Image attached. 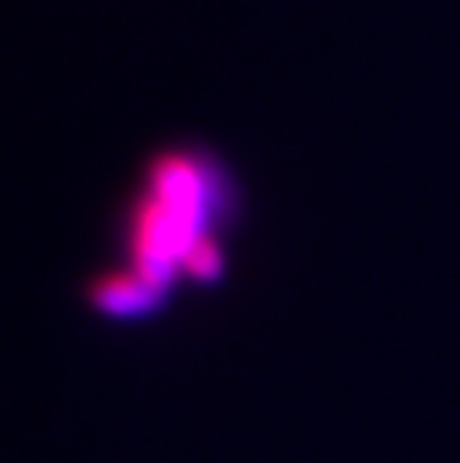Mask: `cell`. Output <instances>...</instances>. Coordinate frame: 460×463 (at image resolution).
Wrapping results in <instances>:
<instances>
[{
  "label": "cell",
  "instance_id": "cell-3",
  "mask_svg": "<svg viewBox=\"0 0 460 463\" xmlns=\"http://www.w3.org/2000/svg\"><path fill=\"white\" fill-rule=\"evenodd\" d=\"M186 269H189V275H194V278H200V280H211L217 272H220V267H222V256H220V250H217V244L208 239V236H200L192 247H189V252L183 256V261H181Z\"/></svg>",
  "mask_w": 460,
  "mask_h": 463
},
{
  "label": "cell",
  "instance_id": "cell-2",
  "mask_svg": "<svg viewBox=\"0 0 460 463\" xmlns=\"http://www.w3.org/2000/svg\"><path fill=\"white\" fill-rule=\"evenodd\" d=\"M158 298H161V291L155 286H150L145 278H139L136 272L100 278L92 288L95 306L108 314H119V317L139 314V311L150 308Z\"/></svg>",
  "mask_w": 460,
  "mask_h": 463
},
{
  "label": "cell",
  "instance_id": "cell-1",
  "mask_svg": "<svg viewBox=\"0 0 460 463\" xmlns=\"http://www.w3.org/2000/svg\"><path fill=\"white\" fill-rule=\"evenodd\" d=\"M150 194L170 205L173 212L205 225V178L200 166L183 156H164L153 170V189Z\"/></svg>",
  "mask_w": 460,
  "mask_h": 463
}]
</instances>
